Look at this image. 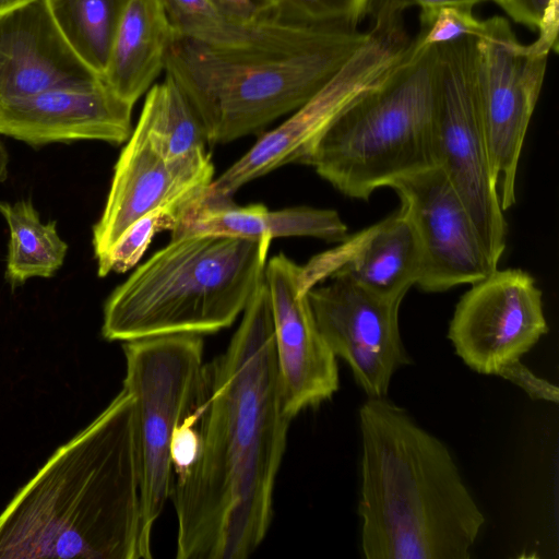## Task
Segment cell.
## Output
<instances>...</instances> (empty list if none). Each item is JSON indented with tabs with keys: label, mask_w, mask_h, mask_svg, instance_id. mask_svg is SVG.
Masks as SVG:
<instances>
[{
	"label": "cell",
	"mask_w": 559,
	"mask_h": 559,
	"mask_svg": "<svg viewBox=\"0 0 559 559\" xmlns=\"http://www.w3.org/2000/svg\"><path fill=\"white\" fill-rule=\"evenodd\" d=\"M460 298L448 337L472 370L497 376L548 332L543 294L520 269H495Z\"/></svg>",
	"instance_id": "11"
},
{
	"label": "cell",
	"mask_w": 559,
	"mask_h": 559,
	"mask_svg": "<svg viewBox=\"0 0 559 559\" xmlns=\"http://www.w3.org/2000/svg\"><path fill=\"white\" fill-rule=\"evenodd\" d=\"M270 243L205 235L170 238L108 296L103 337L202 336L229 328L264 276Z\"/></svg>",
	"instance_id": "5"
},
{
	"label": "cell",
	"mask_w": 559,
	"mask_h": 559,
	"mask_svg": "<svg viewBox=\"0 0 559 559\" xmlns=\"http://www.w3.org/2000/svg\"><path fill=\"white\" fill-rule=\"evenodd\" d=\"M144 559L133 400L124 389L0 513V559Z\"/></svg>",
	"instance_id": "2"
},
{
	"label": "cell",
	"mask_w": 559,
	"mask_h": 559,
	"mask_svg": "<svg viewBox=\"0 0 559 559\" xmlns=\"http://www.w3.org/2000/svg\"><path fill=\"white\" fill-rule=\"evenodd\" d=\"M435 148L441 167L467 209L492 263L507 245L477 88L476 38L437 45Z\"/></svg>",
	"instance_id": "8"
},
{
	"label": "cell",
	"mask_w": 559,
	"mask_h": 559,
	"mask_svg": "<svg viewBox=\"0 0 559 559\" xmlns=\"http://www.w3.org/2000/svg\"><path fill=\"white\" fill-rule=\"evenodd\" d=\"M132 108L102 80L50 88L0 103V135L33 147L78 140L122 144L133 130Z\"/></svg>",
	"instance_id": "16"
},
{
	"label": "cell",
	"mask_w": 559,
	"mask_h": 559,
	"mask_svg": "<svg viewBox=\"0 0 559 559\" xmlns=\"http://www.w3.org/2000/svg\"><path fill=\"white\" fill-rule=\"evenodd\" d=\"M368 38L369 31L264 16L237 47L174 33L164 71L200 117L207 144H227L299 108Z\"/></svg>",
	"instance_id": "4"
},
{
	"label": "cell",
	"mask_w": 559,
	"mask_h": 559,
	"mask_svg": "<svg viewBox=\"0 0 559 559\" xmlns=\"http://www.w3.org/2000/svg\"><path fill=\"white\" fill-rule=\"evenodd\" d=\"M174 33L213 47L248 43L262 20L241 24L229 19L211 0H162Z\"/></svg>",
	"instance_id": "24"
},
{
	"label": "cell",
	"mask_w": 559,
	"mask_h": 559,
	"mask_svg": "<svg viewBox=\"0 0 559 559\" xmlns=\"http://www.w3.org/2000/svg\"><path fill=\"white\" fill-rule=\"evenodd\" d=\"M489 0H369L367 16L370 23L395 24L403 22L405 10L419 7L420 11L433 10L447 5L467 7Z\"/></svg>",
	"instance_id": "29"
},
{
	"label": "cell",
	"mask_w": 559,
	"mask_h": 559,
	"mask_svg": "<svg viewBox=\"0 0 559 559\" xmlns=\"http://www.w3.org/2000/svg\"><path fill=\"white\" fill-rule=\"evenodd\" d=\"M173 37L162 0H129L102 81L116 96L134 106L165 70Z\"/></svg>",
	"instance_id": "20"
},
{
	"label": "cell",
	"mask_w": 559,
	"mask_h": 559,
	"mask_svg": "<svg viewBox=\"0 0 559 559\" xmlns=\"http://www.w3.org/2000/svg\"><path fill=\"white\" fill-rule=\"evenodd\" d=\"M38 0H0V14L19 9Z\"/></svg>",
	"instance_id": "33"
},
{
	"label": "cell",
	"mask_w": 559,
	"mask_h": 559,
	"mask_svg": "<svg viewBox=\"0 0 559 559\" xmlns=\"http://www.w3.org/2000/svg\"><path fill=\"white\" fill-rule=\"evenodd\" d=\"M97 80L62 36L47 0L0 14V103Z\"/></svg>",
	"instance_id": "18"
},
{
	"label": "cell",
	"mask_w": 559,
	"mask_h": 559,
	"mask_svg": "<svg viewBox=\"0 0 559 559\" xmlns=\"http://www.w3.org/2000/svg\"><path fill=\"white\" fill-rule=\"evenodd\" d=\"M261 15L276 20L358 29L369 0H254Z\"/></svg>",
	"instance_id": "26"
},
{
	"label": "cell",
	"mask_w": 559,
	"mask_h": 559,
	"mask_svg": "<svg viewBox=\"0 0 559 559\" xmlns=\"http://www.w3.org/2000/svg\"><path fill=\"white\" fill-rule=\"evenodd\" d=\"M202 194L180 212L170 238L205 235L272 241L304 236L341 242L348 236L335 210L302 205L270 211L263 204L240 206L233 200H206Z\"/></svg>",
	"instance_id": "19"
},
{
	"label": "cell",
	"mask_w": 559,
	"mask_h": 559,
	"mask_svg": "<svg viewBox=\"0 0 559 559\" xmlns=\"http://www.w3.org/2000/svg\"><path fill=\"white\" fill-rule=\"evenodd\" d=\"M550 49L520 43L508 21L486 20L476 38L477 88L490 167L503 212L516 201V173Z\"/></svg>",
	"instance_id": "10"
},
{
	"label": "cell",
	"mask_w": 559,
	"mask_h": 559,
	"mask_svg": "<svg viewBox=\"0 0 559 559\" xmlns=\"http://www.w3.org/2000/svg\"><path fill=\"white\" fill-rule=\"evenodd\" d=\"M199 451L173 478L178 559H243L262 544L292 419L284 411L269 289L261 280L227 348L204 364Z\"/></svg>",
	"instance_id": "1"
},
{
	"label": "cell",
	"mask_w": 559,
	"mask_h": 559,
	"mask_svg": "<svg viewBox=\"0 0 559 559\" xmlns=\"http://www.w3.org/2000/svg\"><path fill=\"white\" fill-rule=\"evenodd\" d=\"M420 269L417 236L400 207L300 265L299 290L307 294L328 278L342 275L377 295L402 301L417 284Z\"/></svg>",
	"instance_id": "17"
},
{
	"label": "cell",
	"mask_w": 559,
	"mask_h": 559,
	"mask_svg": "<svg viewBox=\"0 0 559 559\" xmlns=\"http://www.w3.org/2000/svg\"><path fill=\"white\" fill-rule=\"evenodd\" d=\"M489 1H493V2H496V3H498V2H499V0H489Z\"/></svg>",
	"instance_id": "34"
},
{
	"label": "cell",
	"mask_w": 559,
	"mask_h": 559,
	"mask_svg": "<svg viewBox=\"0 0 559 559\" xmlns=\"http://www.w3.org/2000/svg\"><path fill=\"white\" fill-rule=\"evenodd\" d=\"M369 38L306 103L213 179L207 200H233L246 183L288 164H302L331 122L381 82L403 59L411 41L404 26L371 25Z\"/></svg>",
	"instance_id": "9"
},
{
	"label": "cell",
	"mask_w": 559,
	"mask_h": 559,
	"mask_svg": "<svg viewBox=\"0 0 559 559\" xmlns=\"http://www.w3.org/2000/svg\"><path fill=\"white\" fill-rule=\"evenodd\" d=\"M388 187L397 193L419 242L421 269L416 285L421 290L441 293L473 284L498 267L441 167L397 178Z\"/></svg>",
	"instance_id": "13"
},
{
	"label": "cell",
	"mask_w": 559,
	"mask_h": 559,
	"mask_svg": "<svg viewBox=\"0 0 559 559\" xmlns=\"http://www.w3.org/2000/svg\"><path fill=\"white\" fill-rule=\"evenodd\" d=\"M122 389L133 400L141 501V548L152 558L153 526L170 497V442L193 407L204 367L201 335L174 334L123 342Z\"/></svg>",
	"instance_id": "7"
},
{
	"label": "cell",
	"mask_w": 559,
	"mask_h": 559,
	"mask_svg": "<svg viewBox=\"0 0 559 559\" xmlns=\"http://www.w3.org/2000/svg\"><path fill=\"white\" fill-rule=\"evenodd\" d=\"M436 58L437 45L412 40L395 68L331 122L302 164L365 201L397 178L437 166Z\"/></svg>",
	"instance_id": "6"
},
{
	"label": "cell",
	"mask_w": 559,
	"mask_h": 559,
	"mask_svg": "<svg viewBox=\"0 0 559 559\" xmlns=\"http://www.w3.org/2000/svg\"><path fill=\"white\" fill-rule=\"evenodd\" d=\"M213 179L214 165L206 150L166 159L135 127L117 159L105 207L93 226L96 260L136 219L159 206L193 201Z\"/></svg>",
	"instance_id": "15"
},
{
	"label": "cell",
	"mask_w": 559,
	"mask_h": 559,
	"mask_svg": "<svg viewBox=\"0 0 559 559\" xmlns=\"http://www.w3.org/2000/svg\"><path fill=\"white\" fill-rule=\"evenodd\" d=\"M497 376L521 388L531 399L558 403V388L535 376L521 362V359L503 366Z\"/></svg>",
	"instance_id": "30"
},
{
	"label": "cell",
	"mask_w": 559,
	"mask_h": 559,
	"mask_svg": "<svg viewBox=\"0 0 559 559\" xmlns=\"http://www.w3.org/2000/svg\"><path fill=\"white\" fill-rule=\"evenodd\" d=\"M0 214L10 233L4 275L12 289L32 277L53 276L68 251L56 222L43 223L29 200L0 201Z\"/></svg>",
	"instance_id": "21"
},
{
	"label": "cell",
	"mask_w": 559,
	"mask_h": 559,
	"mask_svg": "<svg viewBox=\"0 0 559 559\" xmlns=\"http://www.w3.org/2000/svg\"><path fill=\"white\" fill-rule=\"evenodd\" d=\"M129 0H47L62 36L102 79Z\"/></svg>",
	"instance_id": "23"
},
{
	"label": "cell",
	"mask_w": 559,
	"mask_h": 559,
	"mask_svg": "<svg viewBox=\"0 0 559 559\" xmlns=\"http://www.w3.org/2000/svg\"><path fill=\"white\" fill-rule=\"evenodd\" d=\"M318 329L368 397H385L394 373L412 362L399 328L402 301L336 275L307 292Z\"/></svg>",
	"instance_id": "12"
},
{
	"label": "cell",
	"mask_w": 559,
	"mask_h": 559,
	"mask_svg": "<svg viewBox=\"0 0 559 559\" xmlns=\"http://www.w3.org/2000/svg\"><path fill=\"white\" fill-rule=\"evenodd\" d=\"M156 152L166 159H177L207 145L203 123L194 108L169 76L146 92L136 126Z\"/></svg>",
	"instance_id": "22"
},
{
	"label": "cell",
	"mask_w": 559,
	"mask_h": 559,
	"mask_svg": "<svg viewBox=\"0 0 559 559\" xmlns=\"http://www.w3.org/2000/svg\"><path fill=\"white\" fill-rule=\"evenodd\" d=\"M367 559H467L485 518L448 447L385 397L359 408Z\"/></svg>",
	"instance_id": "3"
},
{
	"label": "cell",
	"mask_w": 559,
	"mask_h": 559,
	"mask_svg": "<svg viewBox=\"0 0 559 559\" xmlns=\"http://www.w3.org/2000/svg\"><path fill=\"white\" fill-rule=\"evenodd\" d=\"M229 19L241 24H252L262 19L254 0H211Z\"/></svg>",
	"instance_id": "32"
},
{
	"label": "cell",
	"mask_w": 559,
	"mask_h": 559,
	"mask_svg": "<svg viewBox=\"0 0 559 559\" xmlns=\"http://www.w3.org/2000/svg\"><path fill=\"white\" fill-rule=\"evenodd\" d=\"M300 265L283 253L267 259L269 289L281 394L293 419L338 390L335 355L322 337L307 294L299 290Z\"/></svg>",
	"instance_id": "14"
},
{
	"label": "cell",
	"mask_w": 559,
	"mask_h": 559,
	"mask_svg": "<svg viewBox=\"0 0 559 559\" xmlns=\"http://www.w3.org/2000/svg\"><path fill=\"white\" fill-rule=\"evenodd\" d=\"M559 0H499V4L515 22L538 28L547 10Z\"/></svg>",
	"instance_id": "31"
},
{
	"label": "cell",
	"mask_w": 559,
	"mask_h": 559,
	"mask_svg": "<svg viewBox=\"0 0 559 559\" xmlns=\"http://www.w3.org/2000/svg\"><path fill=\"white\" fill-rule=\"evenodd\" d=\"M190 202H177L159 206L132 223L109 251L97 260V274L124 273L143 257L154 236L163 230L171 231L180 212Z\"/></svg>",
	"instance_id": "25"
},
{
	"label": "cell",
	"mask_w": 559,
	"mask_h": 559,
	"mask_svg": "<svg viewBox=\"0 0 559 559\" xmlns=\"http://www.w3.org/2000/svg\"><path fill=\"white\" fill-rule=\"evenodd\" d=\"M198 414L192 407L175 429L170 442L173 478L183 476L193 465L199 451Z\"/></svg>",
	"instance_id": "28"
},
{
	"label": "cell",
	"mask_w": 559,
	"mask_h": 559,
	"mask_svg": "<svg viewBox=\"0 0 559 559\" xmlns=\"http://www.w3.org/2000/svg\"><path fill=\"white\" fill-rule=\"evenodd\" d=\"M472 9L447 5L420 11V29L414 43L418 47H430L463 37H480L486 29V20L477 19Z\"/></svg>",
	"instance_id": "27"
}]
</instances>
